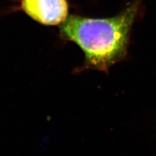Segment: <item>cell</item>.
Wrapping results in <instances>:
<instances>
[{
  "label": "cell",
  "instance_id": "obj_1",
  "mask_svg": "<svg viewBox=\"0 0 156 156\" xmlns=\"http://www.w3.org/2000/svg\"><path fill=\"white\" fill-rule=\"evenodd\" d=\"M143 12V0H131L113 17L90 18L71 15L62 22L60 36L80 47L88 67L107 71L125 57L131 29Z\"/></svg>",
  "mask_w": 156,
  "mask_h": 156
},
{
  "label": "cell",
  "instance_id": "obj_2",
  "mask_svg": "<svg viewBox=\"0 0 156 156\" xmlns=\"http://www.w3.org/2000/svg\"><path fill=\"white\" fill-rule=\"evenodd\" d=\"M21 9L29 16L46 26H55L67 18L66 0H22Z\"/></svg>",
  "mask_w": 156,
  "mask_h": 156
}]
</instances>
